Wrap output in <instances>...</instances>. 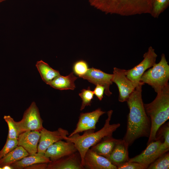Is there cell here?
<instances>
[{
  "label": "cell",
  "mask_w": 169,
  "mask_h": 169,
  "mask_svg": "<svg viewBox=\"0 0 169 169\" xmlns=\"http://www.w3.org/2000/svg\"><path fill=\"white\" fill-rule=\"evenodd\" d=\"M143 84L140 82L126 101L129 112L126 131L123 140L129 146L140 138L149 137L150 134L151 121L145 111L142 98Z\"/></svg>",
  "instance_id": "obj_1"
},
{
  "label": "cell",
  "mask_w": 169,
  "mask_h": 169,
  "mask_svg": "<svg viewBox=\"0 0 169 169\" xmlns=\"http://www.w3.org/2000/svg\"><path fill=\"white\" fill-rule=\"evenodd\" d=\"M90 4L106 14L129 16L150 14L152 0H88Z\"/></svg>",
  "instance_id": "obj_2"
},
{
  "label": "cell",
  "mask_w": 169,
  "mask_h": 169,
  "mask_svg": "<svg viewBox=\"0 0 169 169\" xmlns=\"http://www.w3.org/2000/svg\"><path fill=\"white\" fill-rule=\"evenodd\" d=\"M157 94L152 102L144 104L145 111L150 117L151 123L147 145L156 140L159 129L169 118V85Z\"/></svg>",
  "instance_id": "obj_3"
},
{
  "label": "cell",
  "mask_w": 169,
  "mask_h": 169,
  "mask_svg": "<svg viewBox=\"0 0 169 169\" xmlns=\"http://www.w3.org/2000/svg\"><path fill=\"white\" fill-rule=\"evenodd\" d=\"M113 112L112 110L107 112V117L104 125L98 131L95 132L94 130H88L84 131V132L82 135L76 133L65 138V140L66 141L74 144L80 155L83 166L84 156L88 150L104 137L112 136L113 133L120 126L119 123L110 124Z\"/></svg>",
  "instance_id": "obj_4"
},
{
  "label": "cell",
  "mask_w": 169,
  "mask_h": 169,
  "mask_svg": "<svg viewBox=\"0 0 169 169\" xmlns=\"http://www.w3.org/2000/svg\"><path fill=\"white\" fill-rule=\"evenodd\" d=\"M169 65L165 55L162 54L159 62L143 74L140 82L150 85L157 93L169 85Z\"/></svg>",
  "instance_id": "obj_5"
},
{
  "label": "cell",
  "mask_w": 169,
  "mask_h": 169,
  "mask_svg": "<svg viewBox=\"0 0 169 169\" xmlns=\"http://www.w3.org/2000/svg\"><path fill=\"white\" fill-rule=\"evenodd\" d=\"M43 122L38 109L33 101L24 111L21 120L15 123L19 134L28 131H40L44 128Z\"/></svg>",
  "instance_id": "obj_6"
},
{
  "label": "cell",
  "mask_w": 169,
  "mask_h": 169,
  "mask_svg": "<svg viewBox=\"0 0 169 169\" xmlns=\"http://www.w3.org/2000/svg\"><path fill=\"white\" fill-rule=\"evenodd\" d=\"M127 70L114 67L112 74V81L116 84L118 88V100L121 102L126 101L136 86L127 78Z\"/></svg>",
  "instance_id": "obj_7"
},
{
  "label": "cell",
  "mask_w": 169,
  "mask_h": 169,
  "mask_svg": "<svg viewBox=\"0 0 169 169\" xmlns=\"http://www.w3.org/2000/svg\"><path fill=\"white\" fill-rule=\"evenodd\" d=\"M157 56L155 49L152 47H149L147 51L144 54L143 60L132 69L127 70V78L137 86L145 71L156 63Z\"/></svg>",
  "instance_id": "obj_8"
},
{
  "label": "cell",
  "mask_w": 169,
  "mask_h": 169,
  "mask_svg": "<svg viewBox=\"0 0 169 169\" xmlns=\"http://www.w3.org/2000/svg\"><path fill=\"white\" fill-rule=\"evenodd\" d=\"M40 136L37 146L38 153L44 154L47 148L54 143L65 140L69 135L68 131L61 128L51 131L44 128L40 131Z\"/></svg>",
  "instance_id": "obj_9"
},
{
  "label": "cell",
  "mask_w": 169,
  "mask_h": 169,
  "mask_svg": "<svg viewBox=\"0 0 169 169\" xmlns=\"http://www.w3.org/2000/svg\"><path fill=\"white\" fill-rule=\"evenodd\" d=\"M105 113L100 108L91 112L81 113L75 129L68 136L85 131L95 130L100 117Z\"/></svg>",
  "instance_id": "obj_10"
},
{
  "label": "cell",
  "mask_w": 169,
  "mask_h": 169,
  "mask_svg": "<svg viewBox=\"0 0 169 169\" xmlns=\"http://www.w3.org/2000/svg\"><path fill=\"white\" fill-rule=\"evenodd\" d=\"M162 142L161 138L147 145L146 148L140 154L130 158L129 161L136 162L141 164L147 169L148 166L161 155L159 148Z\"/></svg>",
  "instance_id": "obj_11"
},
{
  "label": "cell",
  "mask_w": 169,
  "mask_h": 169,
  "mask_svg": "<svg viewBox=\"0 0 169 169\" xmlns=\"http://www.w3.org/2000/svg\"><path fill=\"white\" fill-rule=\"evenodd\" d=\"M77 151L73 143L60 140L50 146L45 152L44 155L51 161H54L71 155Z\"/></svg>",
  "instance_id": "obj_12"
},
{
  "label": "cell",
  "mask_w": 169,
  "mask_h": 169,
  "mask_svg": "<svg viewBox=\"0 0 169 169\" xmlns=\"http://www.w3.org/2000/svg\"><path fill=\"white\" fill-rule=\"evenodd\" d=\"M112 74H107L92 67L89 68L86 74L80 78L87 80L95 85L99 84L104 86L105 88V93L110 96L112 94L110 90V87L112 84Z\"/></svg>",
  "instance_id": "obj_13"
},
{
  "label": "cell",
  "mask_w": 169,
  "mask_h": 169,
  "mask_svg": "<svg viewBox=\"0 0 169 169\" xmlns=\"http://www.w3.org/2000/svg\"><path fill=\"white\" fill-rule=\"evenodd\" d=\"M83 166L84 169H117L106 157L100 155L90 148L86 152Z\"/></svg>",
  "instance_id": "obj_14"
},
{
  "label": "cell",
  "mask_w": 169,
  "mask_h": 169,
  "mask_svg": "<svg viewBox=\"0 0 169 169\" xmlns=\"http://www.w3.org/2000/svg\"><path fill=\"white\" fill-rule=\"evenodd\" d=\"M80 155L76 152L48 163L46 169H83Z\"/></svg>",
  "instance_id": "obj_15"
},
{
  "label": "cell",
  "mask_w": 169,
  "mask_h": 169,
  "mask_svg": "<svg viewBox=\"0 0 169 169\" xmlns=\"http://www.w3.org/2000/svg\"><path fill=\"white\" fill-rule=\"evenodd\" d=\"M40 136V131H28L21 133L18 136V146L23 147L29 156L33 155L37 152Z\"/></svg>",
  "instance_id": "obj_16"
},
{
  "label": "cell",
  "mask_w": 169,
  "mask_h": 169,
  "mask_svg": "<svg viewBox=\"0 0 169 169\" xmlns=\"http://www.w3.org/2000/svg\"><path fill=\"white\" fill-rule=\"evenodd\" d=\"M129 146L125 141L120 140L107 158L114 165L117 166L129 161Z\"/></svg>",
  "instance_id": "obj_17"
},
{
  "label": "cell",
  "mask_w": 169,
  "mask_h": 169,
  "mask_svg": "<svg viewBox=\"0 0 169 169\" xmlns=\"http://www.w3.org/2000/svg\"><path fill=\"white\" fill-rule=\"evenodd\" d=\"M120 140L114 138L112 136H106L91 146L90 149L97 154L107 158Z\"/></svg>",
  "instance_id": "obj_18"
},
{
  "label": "cell",
  "mask_w": 169,
  "mask_h": 169,
  "mask_svg": "<svg viewBox=\"0 0 169 169\" xmlns=\"http://www.w3.org/2000/svg\"><path fill=\"white\" fill-rule=\"evenodd\" d=\"M78 78L71 72L66 76L60 74L58 75L48 84L51 87L56 89L63 90H74L75 87V81Z\"/></svg>",
  "instance_id": "obj_19"
},
{
  "label": "cell",
  "mask_w": 169,
  "mask_h": 169,
  "mask_svg": "<svg viewBox=\"0 0 169 169\" xmlns=\"http://www.w3.org/2000/svg\"><path fill=\"white\" fill-rule=\"evenodd\" d=\"M51 161L44 154L36 153L33 155L25 156L10 165L13 169H22L38 163H49Z\"/></svg>",
  "instance_id": "obj_20"
},
{
  "label": "cell",
  "mask_w": 169,
  "mask_h": 169,
  "mask_svg": "<svg viewBox=\"0 0 169 169\" xmlns=\"http://www.w3.org/2000/svg\"><path fill=\"white\" fill-rule=\"evenodd\" d=\"M28 156V153L23 147L18 146L0 160V167L2 168L5 166H10Z\"/></svg>",
  "instance_id": "obj_21"
},
{
  "label": "cell",
  "mask_w": 169,
  "mask_h": 169,
  "mask_svg": "<svg viewBox=\"0 0 169 169\" xmlns=\"http://www.w3.org/2000/svg\"><path fill=\"white\" fill-rule=\"evenodd\" d=\"M36 66L42 79L47 84L60 74L58 71L53 69L42 60L38 61Z\"/></svg>",
  "instance_id": "obj_22"
},
{
  "label": "cell",
  "mask_w": 169,
  "mask_h": 169,
  "mask_svg": "<svg viewBox=\"0 0 169 169\" xmlns=\"http://www.w3.org/2000/svg\"><path fill=\"white\" fill-rule=\"evenodd\" d=\"M169 5V0H152V10L150 14L154 18H158Z\"/></svg>",
  "instance_id": "obj_23"
},
{
  "label": "cell",
  "mask_w": 169,
  "mask_h": 169,
  "mask_svg": "<svg viewBox=\"0 0 169 169\" xmlns=\"http://www.w3.org/2000/svg\"><path fill=\"white\" fill-rule=\"evenodd\" d=\"M159 135L156 139L163 138L164 141L162 143L159 147L161 152L164 153L169 150V123L164 125L161 128L159 133Z\"/></svg>",
  "instance_id": "obj_24"
},
{
  "label": "cell",
  "mask_w": 169,
  "mask_h": 169,
  "mask_svg": "<svg viewBox=\"0 0 169 169\" xmlns=\"http://www.w3.org/2000/svg\"><path fill=\"white\" fill-rule=\"evenodd\" d=\"M169 153L166 152L158 157L147 167L148 169H168Z\"/></svg>",
  "instance_id": "obj_25"
},
{
  "label": "cell",
  "mask_w": 169,
  "mask_h": 169,
  "mask_svg": "<svg viewBox=\"0 0 169 169\" xmlns=\"http://www.w3.org/2000/svg\"><path fill=\"white\" fill-rule=\"evenodd\" d=\"M3 119L8 124V128L7 138L11 139L18 140L19 133L16 126L15 121L10 115H4Z\"/></svg>",
  "instance_id": "obj_26"
},
{
  "label": "cell",
  "mask_w": 169,
  "mask_h": 169,
  "mask_svg": "<svg viewBox=\"0 0 169 169\" xmlns=\"http://www.w3.org/2000/svg\"><path fill=\"white\" fill-rule=\"evenodd\" d=\"M94 94L91 90L90 87L87 89H83L79 94V95L82 100L80 110H83L86 106H90L92 100L93 98Z\"/></svg>",
  "instance_id": "obj_27"
},
{
  "label": "cell",
  "mask_w": 169,
  "mask_h": 169,
  "mask_svg": "<svg viewBox=\"0 0 169 169\" xmlns=\"http://www.w3.org/2000/svg\"><path fill=\"white\" fill-rule=\"evenodd\" d=\"M73 68L74 73L80 78L86 74L89 69L87 62L82 60L76 62Z\"/></svg>",
  "instance_id": "obj_28"
},
{
  "label": "cell",
  "mask_w": 169,
  "mask_h": 169,
  "mask_svg": "<svg viewBox=\"0 0 169 169\" xmlns=\"http://www.w3.org/2000/svg\"><path fill=\"white\" fill-rule=\"evenodd\" d=\"M18 140L7 138L6 143L0 151V160L18 146Z\"/></svg>",
  "instance_id": "obj_29"
},
{
  "label": "cell",
  "mask_w": 169,
  "mask_h": 169,
  "mask_svg": "<svg viewBox=\"0 0 169 169\" xmlns=\"http://www.w3.org/2000/svg\"><path fill=\"white\" fill-rule=\"evenodd\" d=\"M118 169H145V167L139 163L133 162H127L117 166Z\"/></svg>",
  "instance_id": "obj_30"
},
{
  "label": "cell",
  "mask_w": 169,
  "mask_h": 169,
  "mask_svg": "<svg viewBox=\"0 0 169 169\" xmlns=\"http://www.w3.org/2000/svg\"><path fill=\"white\" fill-rule=\"evenodd\" d=\"M105 90V88L104 86L97 84L93 91L94 94L96 95L100 100H101L103 98Z\"/></svg>",
  "instance_id": "obj_31"
},
{
  "label": "cell",
  "mask_w": 169,
  "mask_h": 169,
  "mask_svg": "<svg viewBox=\"0 0 169 169\" xmlns=\"http://www.w3.org/2000/svg\"><path fill=\"white\" fill-rule=\"evenodd\" d=\"M48 163H38L25 167V169H46Z\"/></svg>",
  "instance_id": "obj_32"
},
{
  "label": "cell",
  "mask_w": 169,
  "mask_h": 169,
  "mask_svg": "<svg viewBox=\"0 0 169 169\" xmlns=\"http://www.w3.org/2000/svg\"><path fill=\"white\" fill-rule=\"evenodd\" d=\"M2 169H13L10 166H5L2 167Z\"/></svg>",
  "instance_id": "obj_33"
},
{
  "label": "cell",
  "mask_w": 169,
  "mask_h": 169,
  "mask_svg": "<svg viewBox=\"0 0 169 169\" xmlns=\"http://www.w3.org/2000/svg\"><path fill=\"white\" fill-rule=\"evenodd\" d=\"M6 0H0V3L2 2L3 1H5Z\"/></svg>",
  "instance_id": "obj_34"
},
{
  "label": "cell",
  "mask_w": 169,
  "mask_h": 169,
  "mask_svg": "<svg viewBox=\"0 0 169 169\" xmlns=\"http://www.w3.org/2000/svg\"><path fill=\"white\" fill-rule=\"evenodd\" d=\"M0 169H2V168L0 167Z\"/></svg>",
  "instance_id": "obj_35"
}]
</instances>
